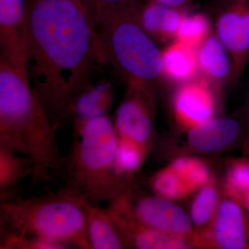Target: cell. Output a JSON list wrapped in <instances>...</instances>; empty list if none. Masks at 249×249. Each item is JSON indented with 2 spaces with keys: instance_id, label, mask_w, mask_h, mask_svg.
<instances>
[{
  "instance_id": "30bf717a",
  "label": "cell",
  "mask_w": 249,
  "mask_h": 249,
  "mask_svg": "<svg viewBox=\"0 0 249 249\" xmlns=\"http://www.w3.org/2000/svg\"><path fill=\"white\" fill-rule=\"evenodd\" d=\"M110 202L107 212L125 245L139 249L187 248L183 237L155 230L139 222L129 212L121 198H117Z\"/></svg>"
},
{
  "instance_id": "d4e9b609",
  "label": "cell",
  "mask_w": 249,
  "mask_h": 249,
  "mask_svg": "<svg viewBox=\"0 0 249 249\" xmlns=\"http://www.w3.org/2000/svg\"><path fill=\"white\" fill-rule=\"evenodd\" d=\"M0 247L1 249H69L67 246L54 241L7 232H3Z\"/></svg>"
},
{
  "instance_id": "ac0fdd59",
  "label": "cell",
  "mask_w": 249,
  "mask_h": 249,
  "mask_svg": "<svg viewBox=\"0 0 249 249\" xmlns=\"http://www.w3.org/2000/svg\"><path fill=\"white\" fill-rule=\"evenodd\" d=\"M112 96L109 90L96 88L83 91L75 101L71 116H75V131L91 119L107 115L110 109Z\"/></svg>"
},
{
  "instance_id": "6da1fadb",
  "label": "cell",
  "mask_w": 249,
  "mask_h": 249,
  "mask_svg": "<svg viewBox=\"0 0 249 249\" xmlns=\"http://www.w3.org/2000/svg\"><path fill=\"white\" fill-rule=\"evenodd\" d=\"M27 37L29 83L57 129L101 58L97 23L81 0H27Z\"/></svg>"
},
{
  "instance_id": "3957f363",
  "label": "cell",
  "mask_w": 249,
  "mask_h": 249,
  "mask_svg": "<svg viewBox=\"0 0 249 249\" xmlns=\"http://www.w3.org/2000/svg\"><path fill=\"white\" fill-rule=\"evenodd\" d=\"M85 198L70 188L49 196L1 201L3 232L91 249L84 209Z\"/></svg>"
},
{
  "instance_id": "ffe728a7",
  "label": "cell",
  "mask_w": 249,
  "mask_h": 249,
  "mask_svg": "<svg viewBox=\"0 0 249 249\" xmlns=\"http://www.w3.org/2000/svg\"><path fill=\"white\" fill-rule=\"evenodd\" d=\"M211 18L204 13L187 12L183 17L175 40L197 48L211 35Z\"/></svg>"
},
{
  "instance_id": "83f0119b",
  "label": "cell",
  "mask_w": 249,
  "mask_h": 249,
  "mask_svg": "<svg viewBox=\"0 0 249 249\" xmlns=\"http://www.w3.org/2000/svg\"><path fill=\"white\" fill-rule=\"evenodd\" d=\"M168 7L174 9H186L193 0H150Z\"/></svg>"
},
{
  "instance_id": "f1b7e54d",
  "label": "cell",
  "mask_w": 249,
  "mask_h": 249,
  "mask_svg": "<svg viewBox=\"0 0 249 249\" xmlns=\"http://www.w3.org/2000/svg\"><path fill=\"white\" fill-rule=\"evenodd\" d=\"M243 114L244 115H245L246 121H247V126H248V132L249 134V91L248 101H247V107H245V111H244Z\"/></svg>"
},
{
  "instance_id": "52a82bcc",
  "label": "cell",
  "mask_w": 249,
  "mask_h": 249,
  "mask_svg": "<svg viewBox=\"0 0 249 249\" xmlns=\"http://www.w3.org/2000/svg\"><path fill=\"white\" fill-rule=\"evenodd\" d=\"M27 23V1L0 0L1 58L28 78Z\"/></svg>"
},
{
  "instance_id": "ba28073f",
  "label": "cell",
  "mask_w": 249,
  "mask_h": 249,
  "mask_svg": "<svg viewBox=\"0 0 249 249\" xmlns=\"http://www.w3.org/2000/svg\"><path fill=\"white\" fill-rule=\"evenodd\" d=\"M128 93L116 113L114 127L119 137L147 146L153 121L147 86L129 84Z\"/></svg>"
},
{
  "instance_id": "e0dca14e",
  "label": "cell",
  "mask_w": 249,
  "mask_h": 249,
  "mask_svg": "<svg viewBox=\"0 0 249 249\" xmlns=\"http://www.w3.org/2000/svg\"><path fill=\"white\" fill-rule=\"evenodd\" d=\"M186 9H174L150 1L140 12L142 27L150 36L160 40H175Z\"/></svg>"
},
{
  "instance_id": "7402d4cb",
  "label": "cell",
  "mask_w": 249,
  "mask_h": 249,
  "mask_svg": "<svg viewBox=\"0 0 249 249\" xmlns=\"http://www.w3.org/2000/svg\"><path fill=\"white\" fill-rule=\"evenodd\" d=\"M170 168L178 174L191 191L205 186L209 179L207 165L196 159H178L172 163Z\"/></svg>"
},
{
  "instance_id": "7a4b0ae2",
  "label": "cell",
  "mask_w": 249,
  "mask_h": 249,
  "mask_svg": "<svg viewBox=\"0 0 249 249\" xmlns=\"http://www.w3.org/2000/svg\"><path fill=\"white\" fill-rule=\"evenodd\" d=\"M56 130L29 79L0 58V147L31 160L35 183L63 168Z\"/></svg>"
},
{
  "instance_id": "2e32d148",
  "label": "cell",
  "mask_w": 249,
  "mask_h": 249,
  "mask_svg": "<svg viewBox=\"0 0 249 249\" xmlns=\"http://www.w3.org/2000/svg\"><path fill=\"white\" fill-rule=\"evenodd\" d=\"M87 232L91 249H121L125 247L120 232L107 210L85 199Z\"/></svg>"
},
{
  "instance_id": "d6986e66",
  "label": "cell",
  "mask_w": 249,
  "mask_h": 249,
  "mask_svg": "<svg viewBox=\"0 0 249 249\" xmlns=\"http://www.w3.org/2000/svg\"><path fill=\"white\" fill-rule=\"evenodd\" d=\"M33 163L24 156L0 147V193H5L17 186L23 178L32 176Z\"/></svg>"
},
{
  "instance_id": "44dd1931",
  "label": "cell",
  "mask_w": 249,
  "mask_h": 249,
  "mask_svg": "<svg viewBox=\"0 0 249 249\" xmlns=\"http://www.w3.org/2000/svg\"><path fill=\"white\" fill-rule=\"evenodd\" d=\"M147 147L119 136L116 164V170L121 177L124 178L141 168L146 155Z\"/></svg>"
},
{
  "instance_id": "484cf974",
  "label": "cell",
  "mask_w": 249,
  "mask_h": 249,
  "mask_svg": "<svg viewBox=\"0 0 249 249\" xmlns=\"http://www.w3.org/2000/svg\"><path fill=\"white\" fill-rule=\"evenodd\" d=\"M227 185L231 194L243 200L249 192V161L232 165L227 175Z\"/></svg>"
},
{
  "instance_id": "9a60e30c",
  "label": "cell",
  "mask_w": 249,
  "mask_h": 249,
  "mask_svg": "<svg viewBox=\"0 0 249 249\" xmlns=\"http://www.w3.org/2000/svg\"><path fill=\"white\" fill-rule=\"evenodd\" d=\"M163 76L182 85L197 78L200 73L196 49L175 40L162 52Z\"/></svg>"
},
{
  "instance_id": "4fadbf2b",
  "label": "cell",
  "mask_w": 249,
  "mask_h": 249,
  "mask_svg": "<svg viewBox=\"0 0 249 249\" xmlns=\"http://www.w3.org/2000/svg\"><path fill=\"white\" fill-rule=\"evenodd\" d=\"M215 242L221 248H249V221L236 201H223L219 207L214 228Z\"/></svg>"
},
{
  "instance_id": "277c9868",
  "label": "cell",
  "mask_w": 249,
  "mask_h": 249,
  "mask_svg": "<svg viewBox=\"0 0 249 249\" xmlns=\"http://www.w3.org/2000/svg\"><path fill=\"white\" fill-rule=\"evenodd\" d=\"M75 136L66 163L68 188L93 203L111 201L124 194V178L116 164L119 136L110 119H91Z\"/></svg>"
},
{
  "instance_id": "f546056e",
  "label": "cell",
  "mask_w": 249,
  "mask_h": 249,
  "mask_svg": "<svg viewBox=\"0 0 249 249\" xmlns=\"http://www.w3.org/2000/svg\"><path fill=\"white\" fill-rule=\"evenodd\" d=\"M243 201L244 203H245V206L246 209L247 210V212H248L249 214V192L246 195L245 198H244Z\"/></svg>"
},
{
  "instance_id": "4316f807",
  "label": "cell",
  "mask_w": 249,
  "mask_h": 249,
  "mask_svg": "<svg viewBox=\"0 0 249 249\" xmlns=\"http://www.w3.org/2000/svg\"><path fill=\"white\" fill-rule=\"evenodd\" d=\"M96 21L104 15L119 10L141 9L142 0H81Z\"/></svg>"
},
{
  "instance_id": "8fae6325",
  "label": "cell",
  "mask_w": 249,
  "mask_h": 249,
  "mask_svg": "<svg viewBox=\"0 0 249 249\" xmlns=\"http://www.w3.org/2000/svg\"><path fill=\"white\" fill-rule=\"evenodd\" d=\"M173 107L178 120L191 128L213 118L215 103L209 82L196 78L180 85Z\"/></svg>"
},
{
  "instance_id": "5b68a950",
  "label": "cell",
  "mask_w": 249,
  "mask_h": 249,
  "mask_svg": "<svg viewBox=\"0 0 249 249\" xmlns=\"http://www.w3.org/2000/svg\"><path fill=\"white\" fill-rule=\"evenodd\" d=\"M142 9H124L100 18V58L111 64L129 84L147 86L163 77L162 52L142 27Z\"/></svg>"
},
{
  "instance_id": "5bb4252c",
  "label": "cell",
  "mask_w": 249,
  "mask_h": 249,
  "mask_svg": "<svg viewBox=\"0 0 249 249\" xmlns=\"http://www.w3.org/2000/svg\"><path fill=\"white\" fill-rule=\"evenodd\" d=\"M196 51L199 71L205 79L213 84L231 80V58L217 36L211 34Z\"/></svg>"
},
{
  "instance_id": "7c38bea8",
  "label": "cell",
  "mask_w": 249,
  "mask_h": 249,
  "mask_svg": "<svg viewBox=\"0 0 249 249\" xmlns=\"http://www.w3.org/2000/svg\"><path fill=\"white\" fill-rule=\"evenodd\" d=\"M242 121L234 118L212 119L191 127L188 133L190 144L201 152L219 151L232 145L245 127L248 130L243 114Z\"/></svg>"
},
{
  "instance_id": "cb8c5ba5",
  "label": "cell",
  "mask_w": 249,
  "mask_h": 249,
  "mask_svg": "<svg viewBox=\"0 0 249 249\" xmlns=\"http://www.w3.org/2000/svg\"><path fill=\"white\" fill-rule=\"evenodd\" d=\"M218 192L213 185H206L198 193L191 208V218L197 226H204L211 220L217 206Z\"/></svg>"
},
{
  "instance_id": "8992f818",
  "label": "cell",
  "mask_w": 249,
  "mask_h": 249,
  "mask_svg": "<svg viewBox=\"0 0 249 249\" xmlns=\"http://www.w3.org/2000/svg\"><path fill=\"white\" fill-rule=\"evenodd\" d=\"M213 12L214 35L230 54L236 83L249 60V0H216Z\"/></svg>"
},
{
  "instance_id": "9c48e42d",
  "label": "cell",
  "mask_w": 249,
  "mask_h": 249,
  "mask_svg": "<svg viewBox=\"0 0 249 249\" xmlns=\"http://www.w3.org/2000/svg\"><path fill=\"white\" fill-rule=\"evenodd\" d=\"M123 196L129 212L143 225L179 237L191 233V219L169 199L159 196H145L132 204L125 193Z\"/></svg>"
},
{
  "instance_id": "603a6c76",
  "label": "cell",
  "mask_w": 249,
  "mask_h": 249,
  "mask_svg": "<svg viewBox=\"0 0 249 249\" xmlns=\"http://www.w3.org/2000/svg\"><path fill=\"white\" fill-rule=\"evenodd\" d=\"M151 186L157 196L167 199H178L186 196L191 190L181 178L168 168L154 177Z\"/></svg>"
}]
</instances>
